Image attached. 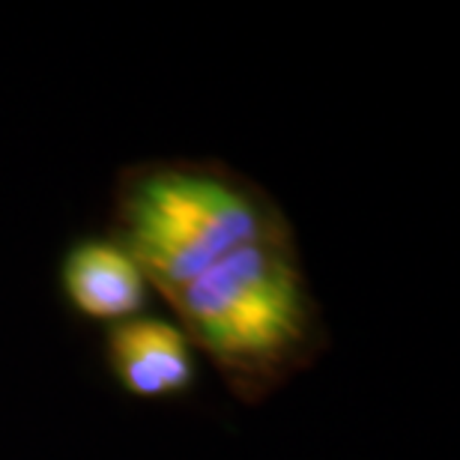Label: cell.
<instances>
[{"label":"cell","mask_w":460,"mask_h":460,"mask_svg":"<svg viewBox=\"0 0 460 460\" xmlns=\"http://www.w3.org/2000/svg\"><path fill=\"white\" fill-rule=\"evenodd\" d=\"M164 302L243 403L272 398L329 347L293 230L227 254Z\"/></svg>","instance_id":"cell-1"},{"label":"cell","mask_w":460,"mask_h":460,"mask_svg":"<svg viewBox=\"0 0 460 460\" xmlns=\"http://www.w3.org/2000/svg\"><path fill=\"white\" fill-rule=\"evenodd\" d=\"M111 216L114 239L162 299L239 248L293 230L263 186L200 159L128 164L114 182Z\"/></svg>","instance_id":"cell-2"},{"label":"cell","mask_w":460,"mask_h":460,"mask_svg":"<svg viewBox=\"0 0 460 460\" xmlns=\"http://www.w3.org/2000/svg\"><path fill=\"white\" fill-rule=\"evenodd\" d=\"M108 367L128 394L168 401L195 385V347L186 332L159 317H132L114 323L105 341Z\"/></svg>","instance_id":"cell-3"},{"label":"cell","mask_w":460,"mask_h":460,"mask_svg":"<svg viewBox=\"0 0 460 460\" xmlns=\"http://www.w3.org/2000/svg\"><path fill=\"white\" fill-rule=\"evenodd\" d=\"M60 284L69 305L99 323H123L144 311L150 281L117 239H81L63 257Z\"/></svg>","instance_id":"cell-4"}]
</instances>
